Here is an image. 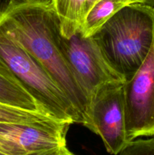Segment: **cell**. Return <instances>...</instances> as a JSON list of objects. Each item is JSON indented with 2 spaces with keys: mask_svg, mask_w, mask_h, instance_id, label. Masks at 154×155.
<instances>
[{
  "mask_svg": "<svg viewBox=\"0 0 154 155\" xmlns=\"http://www.w3.org/2000/svg\"><path fill=\"white\" fill-rule=\"evenodd\" d=\"M56 13L52 5L10 0L0 7V27L46 70L91 131L90 101L57 47L53 35Z\"/></svg>",
  "mask_w": 154,
  "mask_h": 155,
  "instance_id": "obj_1",
  "label": "cell"
},
{
  "mask_svg": "<svg viewBox=\"0 0 154 155\" xmlns=\"http://www.w3.org/2000/svg\"><path fill=\"white\" fill-rule=\"evenodd\" d=\"M154 36V8L140 3L126 5L91 36L112 69L125 82L147 56Z\"/></svg>",
  "mask_w": 154,
  "mask_h": 155,
  "instance_id": "obj_2",
  "label": "cell"
},
{
  "mask_svg": "<svg viewBox=\"0 0 154 155\" xmlns=\"http://www.w3.org/2000/svg\"><path fill=\"white\" fill-rule=\"evenodd\" d=\"M0 74L21 86L51 118L81 124L72 103L46 70L1 27Z\"/></svg>",
  "mask_w": 154,
  "mask_h": 155,
  "instance_id": "obj_3",
  "label": "cell"
},
{
  "mask_svg": "<svg viewBox=\"0 0 154 155\" xmlns=\"http://www.w3.org/2000/svg\"><path fill=\"white\" fill-rule=\"evenodd\" d=\"M53 35L59 50L90 101L92 94L101 85L112 81L125 82L107 64L91 36L85 37L80 30L69 37L63 36L57 15Z\"/></svg>",
  "mask_w": 154,
  "mask_h": 155,
  "instance_id": "obj_4",
  "label": "cell"
},
{
  "mask_svg": "<svg viewBox=\"0 0 154 155\" xmlns=\"http://www.w3.org/2000/svg\"><path fill=\"white\" fill-rule=\"evenodd\" d=\"M72 124L50 119L33 123H0V155H55L66 148Z\"/></svg>",
  "mask_w": 154,
  "mask_h": 155,
  "instance_id": "obj_5",
  "label": "cell"
},
{
  "mask_svg": "<svg viewBox=\"0 0 154 155\" xmlns=\"http://www.w3.org/2000/svg\"><path fill=\"white\" fill-rule=\"evenodd\" d=\"M124 105L128 142L154 136V36L144 61L124 83Z\"/></svg>",
  "mask_w": 154,
  "mask_h": 155,
  "instance_id": "obj_6",
  "label": "cell"
},
{
  "mask_svg": "<svg viewBox=\"0 0 154 155\" xmlns=\"http://www.w3.org/2000/svg\"><path fill=\"white\" fill-rule=\"evenodd\" d=\"M124 83L112 81L100 86L90 101L91 132L102 139L106 150L119 154L128 143L126 139Z\"/></svg>",
  "mask_w": 154,
  "mask_h": 155,
  "instance_id": "obj_7",
  "label": "cell"
},
{
  "mask_svg": "<svg viewBox=\"0 0 154 155\" xmlns=\"http://www.w3.org/2000/svg\"><path fill=\"white\" fill-rule=\"evenodd\" d=\"M99 0H52L60 21V32L69 37L80 30L86 16Z\"/></svg>",
  "mask_w": 154,
  "mask_h": 155,
  "instance_id": "obj_8",
  "label": "cell"
},
{
  "mask_svg": "<svg viewBox=\"0 0 154 155\" xmlns=\"http://www.w3.org/2000/svg\"><path fill=\"white\" fill-rule=\"evenodd\" d=\"M132 3L131 0H99L86 16L80 31L90 37L119 11Z\"/></svg>",
  "mask_w": 154,
  "mask_h": 155,
  "instance_id": "obj_9",
  "label": "cell"
},
{
  "mask_svg": "<svg viewBox=\"0 0 154 155\" xmlns=\"http://www.w3.org/2000/svg\"><path fill=\"white\" fill-rule=\"evenodd\" d=\"M0 102L29 111L46 114L30 94L27 93L18 83L1 74Z\"/></svg>",
  "mask_w": 154,
  "mask_h": 155,
  "instance_id": "obj_10",
  "label": "cell"
},
{
  "mask_svg": "<svg viewBox=\"0 0 154 155\" xmlns=\"http://www.w3.org/2000/svg\"><path fill=\"white\" fill-rule=\"evenodd\" d=\"M42 113L29 111L0 102V123H33L50 119ZM53 119V118H52Z\"/></svg>",
  "mask_w": 154,
  "mask_h": 155,
  "instance_id": "obj_11",
  "label": "cell"
},
{
  "mask_svg": "<svg viewBox=\"0 0 154 155\" xmlns=\"http://www.w3.org/2000/svg\"><path fill=\"white\" fill-rule=\"evenodd\" d=\"M119 155H154V136L139 138L128 142Z\"/></svg>",
  "mask_w": 154,
  "mask_h": 155,
  "instance_id": "obj_12",
  "label": "cell"
},
{
  "mask_svg": "<svg viewBox=\"0 0 154 155\" xmlns=\"http://www.w3.org/2000/svg\"><path fill=\"white\" fill-rule=\"evenodd\" d=\"M133 3H140L154 8V0H131Z\"/></svg>",
  "mask_w": 154,
  "mask_h": 155,
  "instance_id": "obj_13",
  "label": "cell"
},
{
  "mask_svg": "<svg viewBox=\"0 0 154 155\" xmlns=\"http://www.w3.org/2000/svg\"><path fill=\"white\" fill-rule=\"evenodd\" d=\"M21 1L27 2L39 3L44 5H52V0H21Z\"/></svg>",
  "mask_w": 154,
  "mask_h": 155,
  "instance_id": "obj_14",
  "label": "cell"
},
{
  "mask_svg": "<svg viewBox=\"0 0 154 155\" xmlns=\"http://www.w3.org/2000/svg\"><path fill=\"white\" fill-rule=\"evenodd\" d=\"M55 155H75V154H72V153L71 152V151H69L67 148H66V149L63 150V151H61V152L58 153V154Z\"/></svg>",
  "mask_w": 154,
  "mask_h": 155,
  "instance_id": "obj_15",
  "label": "cell"
}]
</instances>
